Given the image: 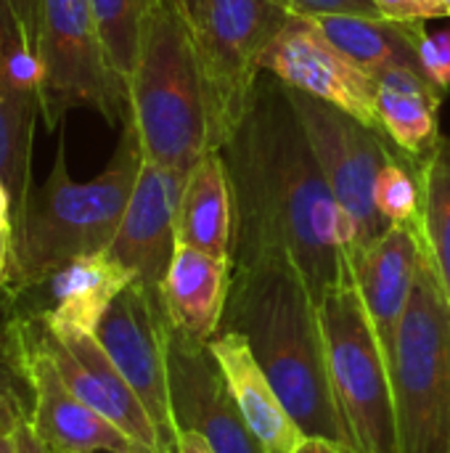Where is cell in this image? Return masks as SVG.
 Instances as JSON below:
<instances>
[{
  "instance_id": "1",
  "label": "cell",
  "mask_w": 450,
  "mask_h": 453,
  "mask_svg": "<svg viewBox=\"0 0 450 453\" xmlns=\"http://www.w3.org/2000/svg\"><path fill=\"white\" fill-rule=\"evenodd\" d=\"M220 151L233 188L231 268L289 265L318 305L353 284L361 255L355 223L334 199L284 82L260 77Z\"/></svg>"
},
{
  "instance_id": "2",
  "label": "cell",
  "mask_w": 450,
  "mask_h": 453,
  "mask_svg": "<svg viewBox=\"0 0 450 453\" xmlns=\"http://www.w3.org/2000/svg\"><path fill=\"white\" fill-rule=\"evenodd\" d=\"M220 329H233L249 342L252 356L305 438L345 446L329 382L321 311L294 268H231Z\"/></svg>"
},
{
  "instance_id": "3",
  "label": "cell",
  "mask_w": 450,
  "mask_h": 453,
  "mask_svg": "<svg viewBox=\"0 0 450 453\" xmlns=\"http://www.w3.org/2000/svg\"><path fill=\"white\" fill-rule=\"evenodd\" d=\"M143 165L130 119L122 122L117 151L106 170L90 180H74L66 170L64 141L40 186H32L13 218L11 289H37L58 268L77 257L109 252L125 218Z\"/></svg>"
},
{
  "instance_id": "4",
  "label": "cell",
  "mask_w": 450,
  "mask_h": 453,
  "mask_svg": "<svg viewBox=\"0 0 450 453\" xmlns=\"http://www.w3.org/2000/svg\"><path fill=\"white\" fill-rule=\"evenodd\" d=\"M127 104L146 162L188 175L215 149L191 24L175 0L149 5Z\"/></svg>"
},
{
  "instance_id": "5",
  "label": "cell",
  "mask_w": 450,
  "mask_h": 453,
  "mask_svg": "<svg viewBox=\"0 0 450 453\" xmlns=\"http://www.w3.org/2000/svg\"><path fill=\"white\" fill-rule=\"evenodd\" d=\"M390 374L400 453H450V303L424 250Z\"/></svg>"
},
{
  "instance_id": "6",
  "label": "cell",
  "mask_w": 450,
  "mask_h": 453,
  "mask_svg": "<svg viewBox=\"0 0 450 453\" xmlns=\"http://www.w3.org/2000/svg\"><path fill=\"white\" fill-rule=\"evenodd\" d=\"M334 406L350 453H400L390 361L353 284L332 289L321 305Z\"/></svg>"
},
{
  "instance_id": "7",
  "label": "cell",
  "mask_w": 450,
  "mask_h": 453,
  "mask_svg": "<svg viewBox=\"0 0 450 453\" xmlns=\"http://www.w3.org/2000/svg\"><path fill=\"white\" fill-rule=\"evenodd\" d=\"M289 16L276 0H204L188 21L215 149L244 119L257 82L265 74L268 48Z\"/></svg>"
},
{
  "instance_id": "8",
  "label": "cell",
  "mask_w": 450,
  "mask_h": 453,
  "mask_svg": "<svg viewBox=\"0 0 450 453\" xmlns=\"http://www.w3.org/2000/svg\"><path fill=\"white\" fill-rule=\"evenodd\" d=\"M34 56L40 64V119L56 130L77 106L117 125L127 119V88L103 50L90 0H42Z\"/></svg>"
},
{
  "instance_id": "9",
  "label": "cell",
  "mask_w": 450,
  "mask_h": 453,
  "mask_svg": "<svg viewBox=\"0 0 450 453\" xmlns=\"http://www.w3.org/2000/svg\"><path fill=\"white\" fill-rule=\"evenodd\" d=\"M286 93L334 199L355 223L361 250H366L387 231V223L377 212L374 188L382 167L398 146L385 133L358 122L332 104L294 88H286Z\"/></svg>"
},
{
  "instance_id": "10",
  "label": "cell",
  "mask_w": 450,
  "mask_h": 453,
  "mask_svg": "<svg viewBox=\"0 0 450 453\" xmlns=\"http://www.w3.org/2000/svg\"><path fill=\"white\" fill-rule=\"evenodd\" d=\"M95 340L151 414L167 449H172L170 319L159 289L133 281L95 326Z\"/></svg>"
},
{
  "instance_id": "11",
  "label": "cell",
  "mask_w": 450,
  "mask_h": 453,
  "mask_svg": "<svg viewBox=\"0 0 450 453\" xmlns=\"http://www.w3.org/2000/svg\"><path fill=\"white\" fill-rule=\"evenodd\" d=\"M263 69L286 88L332 104L339 111L382 133L374 104L371 72L347 58L318 29L313 19L289 16L284 29L268 48Z\"/></svg>"
},
{
  "instance_id": "12",
  "label": "cell",
  "mask_w": 450,
  "mask_h": 453,
  "mask_svg": "<svg viewBox=\"0 0 450 453\" xmlns=\"http://www.w3.org/2000/svg\"><path fill=\"white\" fill-rule=\"evenodd\" d=\"M32 326L61 380L80 401L117 425L133 443L170 453L151 414L106 356L95 334L48 326L40 316H34Z\"/></svg>"
},
{
  "instance_id": "13",
  "label": "cell",
  "mask_w": 450,
  "mask_h": 453,
  "mask_svg": "<svg viewBox=\"0 0 450 453\" xmlns=\"http://www.w3.org/2000/svg\"><path fill=\"white\" fill-rule=\"evenodd\" d=\"M170 401L175 430H191L215 453H268L244 422L210 345L170 324Z\"/></svg>"
},
{
  "instance_id": "14",
  "label": "cell",
  "mask_w": 450,
  "mask_h": 453,
  "mask_svg": "<svg viewBox=\"0 0 450 453\" xmlns=\"http://www.w3.org/2000/svg\"><path fill=\"white\" fill-rule=\"evenodd\" d=\"M186 175L143 159L119 231L109 255L122 263L135 281L159 289L178 250V212Z\"/></svg>"
},
{
  "instance_id": "15",
  "label": "cell",
  "mask_w": 450,
  "mask_h": 453,
  "mask_svg": "<svg viewBox=\"0 0 450 453\" xmlns=\"http://www.w3.org/2000/svg\"><path fill=\"white\" fill-rule=\"evenodd\" d=\"M24 329V374L32 388L29 422L45 449L53 453L125 451L133 441L66 388L50 356L40 345L34 326L29 324Z\"/></svg>"
},
{
  "instance_id": "16",
  "label": "cell",
  "mask_w": 450,
  "mask_h": 453,
  "mask_svg": "<svg viewBox=\"0 0 450 453\" xmlns=\"http://www.w3.org/2000/svg\"><path fill=\"white\" fill-rule=\"evenodd\" d=\"M40 117V64L27 50L0 3V183L13 196V218L24 207Z\"/></svg>"
},
{
  "instance_id": "17",
  "label": "cell",
  "mask_w": 450,
  "mask_h": 453,
  "mask_svg": "<svg viewBox=\"0 0 450 453\" xmlns=\"http://www.w3.org/2000/svg\"><path fill=\"white\" fill-rule=\"evenodd\" d=\"M419 260L422 239L411 226H387V231L353 260V287L361 295L387 361L416 284Z\"/></svg>"
},
{
  "instance_id": "18",
  "label": "cell",
  "mask_w": 450,
  "mask_h": 453,
  "mask_svg": "<svg viewBox=\"0 0 450 453\" xmlns=\"http://www.w3.org/2000/svg\"><path fill=\"white\" fill-rule=\"evenodd\" d=\"M210 353L244 422L268 453L297 451L308 438L286 411L265 372L260 369L257 358L249 350V342L233 329H220L210 340Z\"/></svg>"
},
{
  "instance_id": "19",
  "label": "cell",
  "mask_w": 450,
  "mask_h": 453,
  "mask_svg": "<svg viewBox=\"0 0 450 453\" xmlns=\"http://www.w3.org/2000/svg\"><path fill=\"white\" fill-rule=\"evenodd\" d=\"M231 289V260L178 244L159 295L175 332L210 345L223 326Z\"/></svg>"
},
{
  "instance_id": "20",
  "label": "cell",
  "mask_w": 450,
  "mask_h": 453,
  "mask_svg": "<svg viewBox=\"0 0 450 453\" xmlns=\"http://www.w3.org/2000/svg\"><path fill=\"white\" fill-rule=\"evenodd\" d=\"M382 133L411 159H424L440 143V104L446 93L419 69L382 66L371 72Z\"/></svg>"
},
{
  "instance_id": "21",
  "label": "cell",
  "mask_w": 450,
  "mask_h": 453,
  "mask_svg": "<svg viewBox=\"0 0 450 453\" xmlns=\"http://www.w3.org/2000/svg\"><path fill=\"white\" fill-rule=\"evenodd\" d=\"M135 281V276L109 252L88 255L58 268L42 287H48L50 308L37 313L48 326L90 332L111 308V303Z\"/></svg>"
},
{
  "instance_id": "22",
  "label": "cell",
  "mask_w": 450,
  "mask_h": 453,
  "mask_svg": "<svg viewBox=\"0 0 450 453\" xmlns=\"http://www.w3.org/2000/svg\"><path fill=\"white\" fill-rule=\"evenodd\" d=\"M178 244L231 260L233 244V188L220 149H210L186 175Z\"/></svg>"
},
{
  "instance_id": "23",
  "label": "cell",
  "mask_w": 450,
  "mask_h": 453,
  "mask_svg": "<svg viewBox=\"0 0 450 453\" xmlns=\"http://www.w3.org/2000/svg\"><path fill=\"white\" fill-rule=\"evenodd\" d=\"M313 21L347 58H353L369 72L382 66H411L422 72L419 37L424 32V24H406L385 16L355 13L316 16Z\"/></svg>"
},
{
  "instance_id": "24",
  "label": "cell",
  "mask_w": 450,
  "mask_h": 453,
  "mask_svg": "<svg viewBox=\"0 0 450 453\" xmlns=\"http://www.w3.org/2000/svg\"><path fill=\"white\" fill-rule=\"evenodd\" d=\"M416 175L422 186L416 234L450 303V138H440L424 159H416Z\"/></svg>"
},
{
  "instance_id": "25",
  "label": "cell",
  "mask_w": 450,
  "mask_h": 453,
  "mask_svg": "<svg viewBox=\"0 0 450 453\" xmlns=\"http://www.w3.org/2000/svg\"><path fill=\"white\" fill-rule=\"evenodd\" d=\"M149 5L151 0H90L103 50L109 56L114 74L122 80L125 88L135 69Z\"/></svg>"
},
{
  "instance_id": "26",
  "label": "cell",
  "mask_w": 450,
  "mask_h": 453,
  "mask_svg": "<svg viewBox=\"0 0 450 453\" xmlns=\"http://www.w3.org/2000/svg\"><path fill=\"white\" fill-rule=\"evenodd\" d=\"M377 212L387 226H411L419 228L422 218V186L416 175V159L406 157L400 149L382 167L374 188Z\"/></svg>"
},
{
  "instance_id": "27",
  "label": "cell",
  "mask_w": 450,
  "mask_h": 453,
  "mask_svg": "<svg viewBox=\"0 0 450 453\" xmlns=\"http://www.w3.org/2000/svg\"><path fill=\"white\" fill-rule=\"evenodd\" d=\"M419 61L424 77L438 85L443 93L450 88V29L440 32H422L419 37Z\"/></svg>"
},
{
  "instance_id": "28",
  "label": "cell",
  "mask_w": 450,
  "mask_h": 453,
  "mask_svg": "<svg viewBox=\"0 0 450 453\" xmlns=\"http://www.w3.org/2000/svg\"><path fill=\"white\" fill-rule=\"evenodd\" d=\"M292 16H334V13H355V16H382L374 0H276Z\"/></svg>"
},
{
  "instance_id": "29",
  "label": "cell",
  "mask_w": 450,
  "mask_h": 453,
  "mask_svg": "<svg viewBox=\"0 0 450 453\" xmlns=\"http://www.w3.org/2000/svg\"><path fill=\"white\" fill-rule=\"evenodd\" d=\"M374 5L385 19L406 24H427L430 19L450 16L443 0H374Z\"/></svg>"
},
{
  "instance_id": "30",
  "label": "cell",
  "mask_w": 450,
  "mask_h": 453,
  "mask_svg": "<svg viewBox=\"0 0 450 453\" xmlns=\"http://www.w3.org/2000/svg\"><path fill=\"white\" fill-rule=\"evenodd\" d=\"M5 13L11 16V24L27 50L34 53L37 42V19H40V3L42 0H0Z\"/></svg>"
},
{
  "instance_id": "31",
  "label": "cell",
  "mask_w": 450,
  "mask_h": 453,
  "mask_svg": "<svg viewBox=\"0 0 450 453\" xmlns=\"http://www.w3.org/2000/svg\"><path fill=\"white\" fill-rule=\"evenodd\" d=\"M13 435H16V449H19V453H53V451H48V449H45V443L34 435L32 422H29V414H24V417L16 422Z\"/></svg>"
},
{
  "instance_id": "32",
  "label": "cell",
  "mask_w": 450,
  "mask_h": 453,
  "mask_svg": "<svg viewBox=\"0 0 450 453\" xmlns=\"http://www.w3.org/2000/svg\"><path fill=\"white\" fill-rule=\"evenodd\" d=\"M170 453H215L202 435L191 433V430H175V438H172V449Z\"/></svg>"
},
{
  "instance_id": "33",
  "label": "cell",
  "mask_w": 450,
  "mask_h": 453,
  "mask_svg": "<svg viewBox=\"0 0 450 453\" xmlns=\"http://www.w3.org/2000/svg\"><path fill=\"white\" fill-rule=\"evenodd\" d=\"M11 252H13V231H0V289L8 287L11 279Z\"/></svg>"
},
{
  "instance_id": "34",
  "label": "cell",
  "mask_w": 450,
  "mask_h": 453,
  "mask_svg": "<svg viewBox=\"0 0 450 453\" xmlns=\"http://www.w3.org/2000/svg\"><path fill=\"white\" fill-rule=\"evenodd\" d=\"M0 231H13V196L0 183Z\"/></svg>"
},
{
  "instance_id": "35",
  "label": "cell",
  "mask_w": 450,
  "mask_h": 453,
  "mask_svg": "<svg viewBox=\"0 0 450 453\" xmlns=\"http://www.w3.org/2000/svg\"><path fill=\"white\" fill-rule=\"evenodd\" d=\"M294 453H350L345 446H337L332 441H318V438H308Z\"/></svg>"
},
{
  "instance_id": "36",
  "label": "cell",
  "mask_w": 450,
  "mask_h": 453,
  "mask_svg": "<svg viewBox=\"0 0 450 453\" xmlns=\"http://www.w3.org/2000/svg\"><path fill=\"white\" fill-rule=\"evenodd\" d=\"M16 430V427H13ZM13 430H8V433H0V453H19L16 449V435H13Z\"/></svg>"
},
{
  "instance_id": "37",
  "label": "cell",
  "mask_w": 450,
  "mask_h": 453,
  "mask_svg": "<svg viewBox=\"0 0 450 453\" xmlns=\"http://www.w3.org/2000/svg\"><path fill=\"white\" fill-rule=\"evenodd\" d=\"M178 5H180V11L186 13V19L191 21L194 16H196V11H199V5L204 3V0H175Z\"/></svg>"
},
{
  "instance_id": "38",
  "label": "cell",
  "mask_w": 450,
  "mask_h": 453,
  "mask_svg": "<svg viewBox=\"0 0 450 453\" xmlns=\"http://www.w3.org/2000/svg\"><path fill=\"white\" fill-rule=\"evenodd\" d=\"M122 453H167V451H159V449H149V446H141V443H130L127 449Z\"/></svg>"
},
{
  "instance_id": "39",
  "label": "cell",
  "mask_w": 450,
  "mask_h": 453,
  "mask_svg": "<svg viewBox=\"0 0 450 453\" xmlns=\"http://www.w3.org/2000/svg\"><path fill=\"white\" fill-rule=\"evenodd\" d=\"M443 5H446V8H448V11H450V0H443Z\"/></svg>"
},
{
  "instance_id": "40",
  "label": "cell",
  "mask_w": 450,
  "mask_h": 453,
  "mask_svg": "<svg viewBox=\"0 0 450 453\" xmlns=\"http://www.w3.org/2000/svg\"><path fill=\"white\" fill-rule=\"evenodd\" d=\"M0 393H3V388H0Z\"/></svg>"
}]
</instances>
